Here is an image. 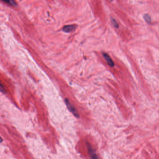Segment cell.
I'll list each match as a JSON object with an SVG mask.
<instances>
[{"mask_svg": "<svg viewBox=\"0 0 159 159\" xmlns=\"http://www.w3.org/2000/svg\"><path fill=\"white\" fill-rule=\"evenodd\" d=\"M144 18L145 19V21L147 22V23H151V18L150 16L148 15V14H145L144 16Z\"/></svg>", "mask_w": 159, "mask_h": 159, "instance_id": "cell-5", "label": "cell"}, {"mask_svg": "<svg viewBox=\"0 0 159 159\" xmlns=\"http://www.w3.org/2000/svg\"><path fill=\"white\" fill-rule=\"evenodd\" d=\"M88 151H89V154H90L91 159H98V158L97 156L96 155L95 152L90 147H88Z\"/></svg>", "mask_w": 159, "mask_h": 159, "instance_id": "cell-4", "label": "cell"}, {"mask_svg": "<svg viewBox=\"0 0 159 159\" xmlns=\"http://www.w3.org/2000/svg\"><path fill=\"white\" fill-rule=\"evenodd\" d=\"M65 103H66V105H67V107H68L69 110L76 117H79L78 112V111L76 110V108L71 104L70 102H69L68 99H65Z\"/></svg>", "mask_w": 159, "mask_h": 159, "instance_id": "cell-1", "label": "cell"}, {"mask_svg": "<svg viewBox=\"0 0 159 159\" xmlns=\"http://www.w3.org/2000/svg\"><path fill=\"white\" fill-rule=\"evenodd\" d=\"M76 26L74 25H66L63 28V31L65 32H70L75 30Z\"/></svg>", "mask_w": 159, "mask_h": 159, "instance_id": "cell-3", "label": "cell"}, {"mask_svg": "<svg viewBox=\"0 0 159 159\" xmlns=\"http://www.w3.org/2000/svg\"><path fill=\"white\" fill-rule=\"evenodd\" d=\"M103 57H104L105 60L107 62V64L112 67H113L114 66V63L113 61H112V58H111L109 55L107 53H104L103 54Z\"/></svg>", "mask_w": 159, "mask_h": 159, "instance_id": "cell-2", "label": "cell"}, {"mask_svg": "<svg viewBox=\"0 0 159 159\" xmlns=\"http://www.w3.org/2000/svg\"><path fill=\"white\" fill-rule=\"evenodd\" d=\"M4 2L9 4L11 6H15L16 5V2L14 1H13V0H11V1H5Z\"/></svg>", "mask_w": 159, "mask_h": 159, "instance_id": "cell-6", "label": "cell"}, {"mask_svg": "<svg viewBox=\"0 0 159 159\" xmlns=\"http://www.w3.org/2000/svg\"><path fill=\"white\" fill-rule=\"evenodd\" d=\"M112 24H113V26L116 28H119V24L117 23V22L115 21V19H112Z\"/></svg>", "mask_w": 159, "mask_h": 159, "instance_id": "cell-7", "label": "cell"}]
</instances>
